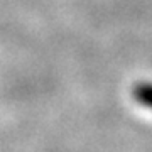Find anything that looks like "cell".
Here are the masks:
<instances>
[{
    "label": "cell",
    "instance_id": "obj_1",
    "mask_svg": "<svg viewBox=\"0 0 152 152\" xmlns=\"http://www.w3.org/2000/svg\"><path fill=\"white\" fill-rule=\"evenodd\" d=\"M132 96L137 103L152 110V83L149 81L137 83L135 86L132 88Z\"/></svg>",
    "mask_w": 152,
    "mask_h": 152
}]
</instances>
